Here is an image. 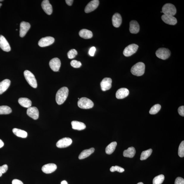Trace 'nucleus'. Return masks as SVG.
Segmentation results:
<instances>
[{
  "label": "nucleus",
  "instance_id": "nucleus-24",
  "mask_svg": "<svg viewBox=\"0 0 184 184\" xmlns=\"http://www.w3.org/2000/svg\"><path fill=\"white\" fill-rule=\"evenodd\" d=\"M18 103L24 108H29L31 107L32 102L31 100L26 97H21L18 100Z\"/></svg>",
  "mask_w": 184,
  "mask_h": 184
},
{
  "label": "nucleus",
  "instance_id": "nucleus-10",
  "mask_svg": "<svg viewBox=\"0 0 184 184\" xmlns=\"http://www.w3.org/2000/svg\"><path fill=\"white\" fill-rule=\"evenodd\" d=\"M99 4L98 0H93L91 1L86 7L85 9V13H89L94 11L97 8Z\"/></svg>",
  "mask_w": 184,
  "mask_h": 184
},
{
  "label": "nucleus",
  "instance_id": "nucleus-38",
  "mask_svg": "<svg viewBox=\"0 0 184 184\" xmlns=\"http://www.w3.org/2000/svg\"><path fill=\"white\" fill-rule=\"evenodd\" d=\"M8 169V166L7 164H4L0 166V177L2 176L3 174L5 173Z\"/></svg>",
  "mask_w": 184,
  "mask_h": 184
},
{
  "label": "nucleus",
  "instance_id": "nucleus-21",
  "mask_svg": "<svg viewBox=\"0 0 184 184\" xmlns=\"http://www.w3.org/2000/svg\"><path fill=\"white\" fill-rule=\"evenodd\" d=\"M139 25L136 21H132L130 23V31L132 34H136L139 31Z\"/></svg>",
  "mask_w": 184,
  "mask_h": 184
},
{
  "label": "nucleus",
  "instance_id": "nucleus-47",
  "mask_svg": "<svg viewBox=\"0 0 184 184\" xmlns=\"http://www.w3.org/2000/svg\"><path fill=\"white\" fill-rule=\"evenodd\" d=\"M2 4L0 3V8H1V7L2 6Z\"/></svg>",
  "mask_w": 184,
  "mask_h": 184
},
{
  "label": "nucleus",
  "instance_id": "nucleus-6",
  "mask_svg": "<svg viewBox=\"0 0 184 184\" xmlns=\"http://www.w3.org/2000/svg\"><path fill=\"white\" fill-rule=\"evenodd\" d=\"M157 56L163 60H166L170 56L171 52L168 49L165 48H160L155 53Z\"/></svg>",
  "mask_w": 184,
  "mask_h": 184
},
{
  "label": "nucleus",
  "instance_id": "nucleus-12",
  "mask_svg": "<svg viewBox=\"0 0 184 184\" xmlns=\"http://www.w3.org/2000/svg\"><path fill=\"white\" fill-rule=\"evenodd\" d=\"M31 27L29 23L24 21L20 23V35L21 37H24Z\"/></svg>",
  "mask_w": 184,
  "mask_h": 184
},
{
  "label": "nucleus",
  "instance_id": "nucleus-39",
  "mask_svg": "<svg viewBox=\"0 0 184 184\" xmlns=\"http://www.w3.org/2000/svg\"><path fill=\"white\" fill-rule=\"evenodd\" d=\"M174 184H184V179L180 177H178L175 180Z\"/></svg>",
  "mask_w": 184,
  "mask_h": 184
},
{
  "label": "nucleus",
  "instance_id": "nucleus-7",
  "mask_svg": "<svg viewBox=\"0 0 184 184\" xmlns=\"http://www.w3.org/2000/svg\"><path fill=\"white\" fill-rule=\"evenodd\" d=\"M138 48L139 46L136 44H131L125 48L123 54L126 57L130 56L137 52Z\"/></svg>",
  "mask_w": 184,
  "mask_h": 184
},
{
  "label": "nucleus",
  "instance_id": "nucleus-20",
  "mask_svg": "<svg viewBox=\"0 0 184 184\" xmlns=\"http://www.w3.org/2000/svg\"><path fill=\"white\" fill-rule=\"evenodd\" d=\"M113 26L116 28L119 27L122 23V17L120 14L116 13L112 18Z\"/></svg>",
  "mask_w": 184,
  "mask_h": 184
},
{
  "label": "nucleus",
  "instance_id": "nucleus-15",
  "mask_svg": "<svg viewBox=\"0 0 184 184\" xmlns=\"http://www.w3.org/2000/svg\"><path fill=\"white\" fill-rule=\"evenodd\" d=\"M112 80L110 78H106L100 83L101 89L103 91L110 89L111 87Z\"/></svg>",
  "mask_w": 184,
  "mask_h": 184
},
{
  "label": "nucleus",
  "instance_id": "nucleus-8",
  "mask_svg": "<svg viewBox=\"0 0 184 184\" xmlns=\"http://www.w3.org/2000/svg\"><path fill=\"white\" fill-rule=\"evenodd\" d=\"M55 39L52 37H46L41 38L38 42V45L41 47H45L52 45Z\"/></svg>",
  "mask_w": 184,
  "mask_h": 184
},
{
  "label": "nucleus",
  "instance_id": "nucleus-44",
  "mask_svg": "<svg viewBox=\"0 0 184 184\" xmlns=\"http://www.w3.org/2000/svg\"><path fill=\"white\" fill-rule=\"evenodd\" d=\"M4 146V143L1 139H0V148L3 147Z\"/></svg>",
  "mask_w": 184,
  "mask_h": 184
},
{
  "label": "nucleus",
  "instance_id": "nucleus-13",
  "mask_svg": "<svg viewBox=\"0 0 184 184\" xmlns=\"http://www.w3.org/2000/svg\"><path fill=\"white\" fill-rule=\"evenodd\" d=\"M27 114L28 116L34 120L38 119L39 117V112L35 107H31L28 108Z\"/></svg>",
  "mask_w": 184,
  "mask_h": 184
},
{
  "label": "nucleus",
  "instance_id": "nucleus-16",
  "mask_svg": "<svg viewBox=\"0 0 184 184\" xmlns=\"http://www.w3.org/2000/svg\"><path fill=\"white\" fill-rule=\"evenodd\" d=\"M161 18L163 21L170 25H175L177 22L176 18L173 16L163 15H162Z\"/></svg>",
  "mask_w": 184,
  "mask_h": 184
},
{
  "label": "nucleus",
  "instance_id": "nucleus-5",
  "mask_svg": "<svg viewBox=\"0 0 184 184\" xmlns=\"http://www.w3.org/2000/svg\"><path fill=\"white\" fill-rule=\"evenodd\" d=\"M176 9L173 4H165L162 8V12L164 15L174 16L176 13Z\"/></svg>",
  "mask_w": 184,
  "mask_h": 184
},
{
  "label": "nucleus",
  "instance_id": "nucleus-9",
  "mask_svg": "<svg viewBox=\"0 0 184 184\" xmlns=\"http://www.w3.org/2000/svg\"><path fill=\"white\" fill-rule=\"evenodd\" d=\"M73 143V141L69 137H65L58 141L56 146L59 148H65L70 145Z\"/></svg>",
  "mask_w": 184,
  "mask_h": 184
},
{
  "label": "nucleus",
  "instance_id": "nucleus-19",
  "mask_svg": "<svg viewBox=\"0 0 184 184\" xmlns=\"http://www.w3.org/2000/svg\"><path fill=\"white\" fill-rule=\"evenodd\" d=\"M129 91L127 88H123L119 89L116 92V96L118 99H123L129 95Z\"/></svg>",
  "mask_w": 184,
  "mask_h": 184
},
{
  "label": "nucleus",
  "instance_id": "nucleus-17",
  "mask_svg": "<svg viewBox=\"0 0 184 184\" xmlns=\"http://www.w3.org/2000/svg\"><path fill=\"white\" fill-rule=\"evenodd\" d=\"M57 169V165L54 163H49L44 165L42 168V170L44 173L51 174L53 173Z\"/></svg>",
  "mask_w": 184,
  "mask_h": 184
},
{
  "label": "nucleus",
  "instance_id": "nucleus-36",
  "mask_svg": "<svg viewBox=\"0 0 184 184\" xmlns=\"http://www.w3.org/2000/svg\"><path fill=\"white\" fill-rule=\"evenodd\" d=\"M110 170L112 172L117 171L119 173H122L125 171L124 169L118 166H112L110 168Z\"/></svg>",
  "mask_w": 184,
  "mask_h": 184
},
{
  "label": "nucleus",
  "instance_id": "nucleus-30",
  "mask_svg": "<svg viewBox=\"0 0 184 184\" xmlns=\"http://www.w3.org/2000/svg\"><path fill=\"white\" fill-rule=\"evenodd\" d=\"M12 109L7 106H0V115L9 114L12 112Z\"/></svg>",
  "mask_w": 184,
  "mask_h": 184
},
{
  "label": "nucleus",
  "instance_id": "nucleus-29",
  "mask_svg": "<svg viewBox=\"0 0 184 184\" xmlns=\"http://www.w3.org/2000/svg\"><path fill=\"white\" fill-rule=\"evenodd\" d=\"M117 145V143L116 141H114L109 144L106 147V152L108 155H111L115 151L116 147Z\"/></svg>",
  "mask_w": 184,
  "mask_h": 184
},
{
  "label": "nucleus",
  "instance_id": "nucleus-37",
  "mask_svg": "<svg viewBox=\"0 0 184 184\" xmlns=\"http://www.w3.org/2000/svg\"><path fill=\"white\" fill-rule=\"evenodd\" d=\"M70 64L71 66L74 68H79L81 66V62L75 60H72Z\"/></svg>",
  "mask_w": 184,
  "mask_h": 184
},
{
  "label": "nucleus",
  "instance_id": "nucleus-40",
  "mask_svg": "<svg viewBox=\"0 0 184 184\" xmlns=\"http://www.w3.org/2000/svg\"><path fill=\"white\" fill-rule=\"evenodd\" d=\"M96 51V48L93 46L90 49L89 52V54L91 56H94L95 53Z\"/></svg>",
  "mask_w": 184,
  "mask_h": 184
},
{
  "label": "nucleus",
  "instance_id": "nucleus-43",
  "mask_svg": "<svg viewBox=\"0 0 184 184\" xmlns=\"http://www.w3.org/2000/svg\"><path fill=\"white\" fill-rule=\"evenodd\" d=\"M65 1H66L67 5L71 6L73 4L74 1L73 0H66Z\"/></svg>",
  "mask_w": 184,
  "mask_h": 184
},
{
  "label": "nucleus",
  "instance_id": "nucleus-25",
  "mask_svg": "<svg viewBox=\"0 0 184 184\" xmlns=\"http://www.w3.org/2000/svg\"><path fill=\"white\" fill-rule=\"evenodd\" d=\"M95 149L94 148H92L88 150H84L80 154L78 157L79 159L81 160L87 158L92 154L94 152Z\"/></svg>",
  "mask_w": 184,
  "mask_h": 184
},
{
  "label": "nucleus",
  "instance_id": "nucleus-33",
  "mask_svg": "<svg viewBox=\"0 0 184 184\" xmlns=\"http://www.w3.org/2000/svg\"><path fill=\"white\" fill-rule=\"evenodd\" d=\"M161 106L159 104H157L153 106L150 109V113L151 115H155L159 112L161 108Z\"/></svg>",
  "mask_w": 184,
  "mask_h": 184
},
{
  "label": "nucleus",
  "instance_id": "nucleus-28",
  "mask_svg": "<svg viewBox=\"0 0 184 184\" xmlns=\"http://www.w3.org/2000/svg\"><path fill=\"white\" fill-rule=\"evenodd\" d=\"M12 132L16 136L21 137V138H25L27 136V132L24 130L17 128H14L12 130Z\"/></svg>",
  "mask_w": 184,
  "mask_h": 184
},
{
  "label": "nucleus",
  "instance_id": "nucleus-14",
  "mask_svg": "<svg viewBox=\"0 0 184 184\" xmlns=\"http://www.w3.org/2000/svg\"><path fill=\"white\" fill-rule=\"evenodd\" d=\"M0 48L5 52H8L11 50L10 45L4 36L0 35Z\"/></svg>",
  "mask_w": 184,
  "mask_h": 184
},
{
  "label": "nucleus",
  "instance_id": "nucleus-31",
  "mask_svg": "<svg viewBox=\"0 0 184 184\" xmlns=\"http://www.w3.org/2000/svg\"><path fill=\"white\" fill-rule=\"evenodd\" d=\"M152 152V150L151 149L143 151L141 153L140 160H144L147 159L150 156Z\"/></svg>",
  "mask_w": 184,
  "mask_h": 184
},
{
  "label": "nucleus",
  "instance_id": "nucleus-45",
  "mask_svg": "<svg viewBox=\"0 0 184 184\" xmlns=\"http://www.w3.org/2000/svg\"><path fill=\"white\" fill-rule=\"evenodd\" d=\"M61 184H68L66 181L64 180L62 182Z\"/></svg>",
  "mask_w": 184,
  "mask_h": 184
},
{
  "label": "nucleus",
  "instance_id": "nucleus-1",
  "mask_svg": "<svg viewBox=\"0 0 184 184\" xmlns=\"http://www.w3.org/2000/svg\"><path fill=\"white\" fill-rule=\"evenodd\" d=\"M69 94L68 88L64 87L60 88L56 94V101L58 104L63 103L67 99Z\"/></svg>",
  "mask_w": 184,
  "mask_h": 184
},
{
  "label": "nucleus",
  "instance_id": "nucleus-42",
  "mask_svg": "<svg viewBox=\"0 0 184 184\" xmlns=\"http://www.w3.org/2000/svg\"><path fill=\"white\" fill-rule=\"evenodd\" d=\"M12 184H24L22 181L17 179H15L12 181Z\"/></svg>",
  "mask_w": 184,
  "mask_h": 184
},
{
  "label": "nucleus",
  "instance_id": "nucleus-2",
  "mask_svg": "<svg viewBox=\"0 0 184 184\" xmlns=\"http://www.w3.org/2000/svg\"><path fill=\"white\" fill-rule=\"evenodd\" d=\"M145 66L142 62H139L135 64L132 67L131 73L134 76H141L145 73Z\"/></svg>",
  "mask_w": 184,
  "mask_h": 184
},
{
  "label": "nucleus",
  "instance_id": "nucleus-22",
  "mask_svg": "<svg viewBox=\"0 0 184 184\" xmlns=\"http://www.w3.org/2000/svg\"><path fill=\"white\" fill-rule=\"evenodd\" d=\"M10 83L11 81L8 79H5L0 82V95L3 94L8 89Z\"/></svg>",
  "mask_w": 184,
  "mask_h": 184
},
{
  "label": "nucleus",
  "instance_id": "nucleus-26",
  "mask_svg": "<svg viewBox=\"0 0 184 184\" xmlns=\"http://www.w3.org/2000/svg\"><path fill=\"white\" fill-rule=\"evenodd\" d=\"M79 34L81 38L85 39H90L93 36L92 32L87 29H81L79 32Z\"/></svg>",
  "mask_w": 184,
  "mask_h": 184
},
{
  "label": "nucleus",
  "instance_id": "nucleus-27",
  "mask_svg": "<svg viewBox=\"0 0 184 184\" xmlns=\"http://www.w3.org/2000/svg\"><path fill=\"white\" fill-rule=\"evenodd\" d=\"M136 153V150L135 148L131 147L123 151V155L125 157L132 158L134 156Z\"/></svg>",
  "mask_w": 184,
  "mask_h": 184
},
{
  "label": "nucleus",
  "instance_id": "nucleus-23",
  "mask_svg": "<svg viewBox=\"0 0 184 184\" xmlns=\"http://www.w3.org/2000/svg\"><path fill=\"white\" fill-rule=\"evenodd\" d=\"M72 128L74 130H82L85 129L86 126L84 123L76 121H73L71 122Z\"/></svg>",
  "mask_w": 184,
  "mask_h": 184
},
{
  "label": "nucleus",
  "instance_id": "nucleus-46",
  "mask_svg": "<svg viewBox=\"0 0 184 184\" xmlns=\"http://www.w3.org/2000/svg\"><path fill=\"white\" fill-rule=\"evenodd\" d=\"M137 184H144V183H142L140 182V183H138Z\"/></svg>",
  "mask_w": 184,
  "mask_h": 184
},
{
  "label": "nucleus",
  "instance_id": "nucleus-18",
  "mask_svg": "<svg viewBox=\"0 0 184 184\" xmlns=\"http://www.w3.org/2000/svg\"><path fill=\"white\" fill-rule=\"evenodd\" d=\"M42 8L44 11L47 14L50 15L53 12V8L52 5L50 4L48 0H44L41 4Z\"/></svg>",
  "mask_w": 184,
  "mask_h": 184
},
{
  "label": "nucleus",
  "instance_id": "nucleus-41",
  "mask_svg": "<svg viewBox=\"0 0 184 184\" xmlns=\"http://www.w3.org/2000/svg\"><path fill=\"white\" fill-rule=\"evenodd\" d=\"M178 112L179 114L184 117V106H180L178 109Z\"/></svg>",
  "mask_w": 184,
  "mask_h": 184
},
{
  "label": "nucleus",
  "instance_id": "nucleus-35",
  "mask_svg": "<svg viewBox=\"0 0 184 184\" xmlns=\"http://www.w3.org/2000/svg\"><path fill=\"white\" fill-rule=\"evenodd\" d=\"M77 54V51L74 49L70 50L67 53V57L70 59H74Z\"/></svg>",
  "mask_w": 184,
  "mask_h": 184
},
{
  "label": "nucleus",
  "instance_id": "nucleus-3",
  "mask_svg": "<svg viewBox=\"0 0 184 184\" xmlns=\"http://www.w3.org/2000/svg\"><path fill=\"white\" fill-rule=\"evenodd\" d=\"M78 104L79 108L84 109L91 108L94 106V103L91 100L86 97H82L80 99Z\"/></svg>",
  "mask_w": 184,
  "mask_h": 184
},
{
  "label": "nucleus",
  "instance_id": "nucleus-11",
  "mask_svg": "<svg viewBox=\"0 0 184 184\" xmlns=\"http://www.w3.org/2000/svg\"><path fill=\"white\" fill-rule=\"evenodd\" d=\"M50 68L54 72L59 71L61 66V62L57 58H55L51 59L49 62Z\"/></svg>",
  "mask_w": 184,
  "mask_h": 184
},
{
  "label": "nucleus",
  "instance_id": "nucleus-34",
  "mask_svg": "<svg viewBox=\"0 0 184 184\" xmlns=\"http://www.w3.org/2000/svg\"><path fill=\"white\" fill-rule=\"evenodd\" d=\"M178 154L179 157L183 158L184 157V141H183L179 145Z\"/></svg>",
  "mask_w": 184,
  "mask_h": 184
},
{
  "label": "nucleus",
  "instance_id": "nucleus-4",
  "mask_svg": "<svg viewBox=\"0 0 184 184\" xmlns=\"http://www.w3.org/2000/svg\"><path fill=\"white\" fill-rule=\"evenodd\" d=\"M24 76L28 83L34 88L37 87V80L33 74L31 72L26 70L24 72Z\"/></svg>",
  "mask_w": 184,
  "mask_h": 184
},
{
  "label": "nucleus",
  "instance_id": "nucleus-32",
  "mask_svg": "<svg viewBox=\"0 0 184 184\" xmlns=\"http://www.w3.org/2000/svg\"><path fill=\"white\" fill-rule=\"evenodd\" d=\"M164 176L160 174L155 177L153 180V184H162L164 180Z\"/></svg>",
  "mask_w": 184,
  "mask_h": 184
}]
</instances>
